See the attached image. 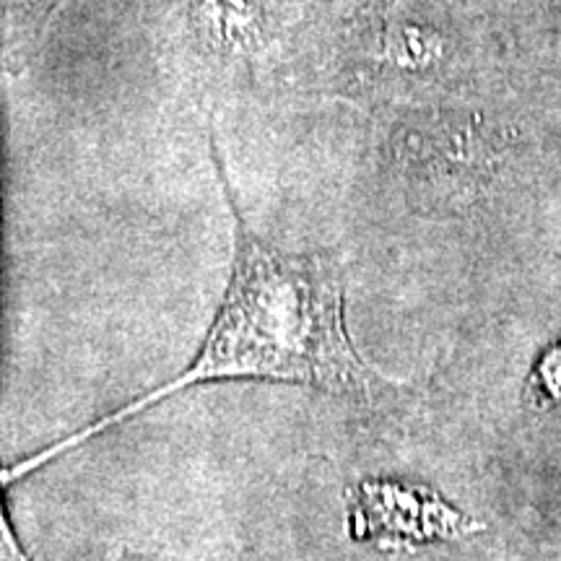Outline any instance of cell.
Returning a JSON list of instances; mask_svg holds the SVG:
<instances>
[{"label":"cell","instance_id":"6da1fadb","mask_svg":"<svg viewBox=\"0 0 561 561\" xmlns=\"http://www.w3.org/2000/svg\"><path fill=\"white\" fill-rule=\"evenodd\" d=\"M214 159L224 193L234 210L237 261L221 312L210 325L198 359L172 382L96 421L76 437L39 453L37 458L13 466L3 473L5 481L24 479L42 462L58 458L117 421L136 416L151 403L164 401L178 390L198 382L265 377V380L320 385L328 390L367 388V367L351 348L346 322H343L341 271L320 255H289L257 240L244 227L216 153Z\"/></svg>","mask_w":561,"mask_h":561},{"label":"cell","instance_id":"7a4b0ae2","mask_svg":"<svg viewBox=\"0 0 561 561\" xmlns=\"http://www.w3.org/2000/svg\"><path fill=\"white\" fill-rule=\"evenodd\" d=\"M203 30L219 50L250 53L263 39L265 0H193Z\"/></svg>","mask_w":561,"mask_h":561},{"label":"cell","instance_id":"3957f363","mask_svg":"<svg viewBox=\"0 0 561 561\" xmlns=\"http://www.w3.org/2000/svg\"><path fill=\"white\" fill-rule=\"evenodd\" d=\"M380 55L388 66L398 70H424L442 55V39L430 26L392 24L380 39Z\"/></svg>","mask_w":561,"mask_h":561},{"label":"cell","instance_id":"277c9868","mask_svg":"<svg viewBox=\"0 0 561 561\" xmlns=\"http://www.w3.org/2000/svg\"><path fill=\"white\" fill-rule=\"evenodd\" d=\"M541 382L551 398H561V346L551 348L541 364Z\"/></svg>","mask_w":561,"mask_h":561}]
</instances>
